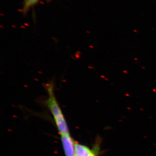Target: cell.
I'll list each match as a JSON object with an SVG mask.
<instances>
[{
    "label": "cell",
    "instance_id": "1",
    "mask_svg": "<svg viewBox=\"0 0 156 156\" xmlns=\"http://www.w3.org/2000/svg\"><path fill=\"white\" fill-rule=\"evenodd\" d=\"M44 87L48 93L44 103L53 115V119L61 135H69V131L66 121L59 106L54 93V84L53 81L45 84Z\"/></svg>",
    "mask_w": 156,
    "mask_h": 156
},
{
    "label": "cell",
    "instance_id": "2",
    "mask_svg": "<svg viewBox=\"0 0 156 156\" xmlns=\"http://www.w3.org/2000/svg\"><path fill=\"white\" fill-rule=\"evenodd\" d=\"M62 143L66 156H76L75 143L69 135H62Z\"/></svg>",
    "mask_w": 156,
    "mask_h": 156
},
{
    "label": "cell",
    "instance_id": "3",
    "mask_svg": "<svg viewBox=\"0 0 156 156\" xmlns=\"http://www.w3.org/2000/svg\"><path fill=\"white\" fill-rule=\"evenodd\" d=\"M76 156H95L94 152L85 146L75 143Z\"/></svg>",
    "mask_w": 156,
    "mask_h": 156
},
{
    "label": "cell",
    "instance_id": "4",
    "mask_svg": "<svg viewBox=\"0 0 156 156\" xmlns=\"http://www.w3.org/2000/svg\"><path fill=\"white\" fill-rule=\"evenodd\" d=\"M41 0H23V11L24 13L27 12L31 7H33Z\"/></svg>",
    "mask_w": 156,
    "mask_h": 156
}]
</instances>
